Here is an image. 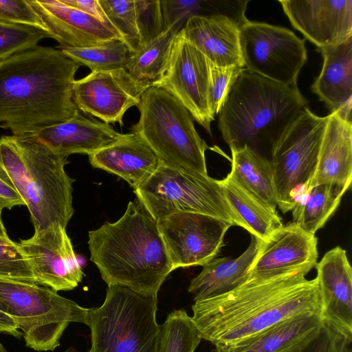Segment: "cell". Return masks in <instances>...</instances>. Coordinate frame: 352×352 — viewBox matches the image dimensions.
<instances>
[{"label": "cell", "mask_w": 352, "mask_h": 352, "mask_svg": "<svg viewBox=\"0 0 352 352\" xmlns=\"http://www.w3.org/2000/svg\"><path fill=\"white\" fill-rule=\"evenodd\" d=\"M327 119L305 107L271 149L277 206L283 213L292 211L309 186Z\"/></svg>", "instance_id": "10"}, {"label": "cell", "mask_w": 352, "mask_h": 352, "mask_svg": "<svg viewBox=\"0 0 352 352\" xmlns=\"http://www.w3.org/2000/svg\"><path fill=\"white\" fill-rule=\"evenodd\" d=\"M123 135L110 124L87 118L80 111L70 119L45 128L32 136L57 153L88 155L118 141Z\"/></svg>", "instance_id": "23"}, {"label": "cell", "mask_w": 352, "mask_h": 352, "mask_svg": "<svg viewBox=\"0 0 352 352\" xmlns=\"http://www.w3.org/2000/svg\"><path fill=\"white\" fill-rule=\"evenodd\" d=\"M157 294L109 285L103 304L89 309L91 352H156Z\"/></svg>", "instance_id": "7"}, {"label": "cell", "mask_w": 352, "mask_h": 352, "mask_svg": "<svg viewBox=\"0 0 352 352\" xmlns=\"http://www.w3.org/2000/svg\"><path fill=\"white\" fill-rule=\"evenodd\" d=\"M151 85L133 78L124 67L91 72L74 81L73 100L79 111L104 123L123 126L126 111L138 106L142 94Z\"/></svg>", "instance_id": "14"}, {"label": "cell", "mask_w": 352, "mask_h": 352, "mask_svg": "<svg viewBox=\"0 0 352 352\" xmlns=\"http://www.w3.org/2000/svg\"><path fill=\"white\" fill-rule=\"evenodd\" d=\"M60 50L67 57L88 67L91 72L123 68L131 53L121 39L111 40L93 47L61 48Z\"/></svg>", "instance_id": "32"}, {"label": "cell", "mask_w": 352, "mask_h": 352, "mask_svg": "<svg viewBox=\"0 0 352 352\" xmlns=\"http://www.w3.org/2000/svg\"><path fill=\"white\" fill-rule=\"evenodd\" d=\"M293 27L319 48L352 37V0H279Z\"/></svg>", "instance_id": "17"}, {"label": "cell", "mask_w": 352, "mask_h": 352, "mask_svg": "<svg viewBox=\"0 0 352 352\" xmlns=\"http://www.w3.org/2000/svg\"><path fill=\"white\" fill-rule=\"evenodd\" d=\"M308 101L298 87L272 81L243 68L219 112V129L230 147L270 151Z\"/></svg>", "instance_id": "4"}, {"label": "cell", "mask_w": 352, "mask_h": 352, "mask_svg": "<svg viewBox=\"0 0 352 352\" xmlns=\"http://www.w3.org/2000/svg\"><path fill=\"white\" fill-rule=\"evenodd\" d=\"M47 37L51 35L46 30L0 21V61L36 47L40 41Z\"/></svg>", "instance_id": "34"}, {"label": "cell", "mask_w": 352, "mask_h": 352, "mask_svg": "<svg viewBox=\"0 0 352 352\" xmlns=\"http://www.w3.org/2000/svg\"><path fill=\"white\" fill-rule=\"evenodd\" d=\"M201 1H160L164 30L182 25L200 8Z\"/></svg>", "instance_id": "40"}, {"label": "cell", "mask_w": 352, "mask_h": 352, "mask_svg": "<svg viewBox=\"0 0 352 352\" xmlns=\"http://www.w3.org/2000/svg\"><path fill=\"white\" fill-rule=\"evenodd\" d=\"M138 200L159 221L178 212L212 216L242 227L227 202L219 179L161 164L136 190Z\"/></svg>", "instance_id": "9"}, {"label": "cell", "mask_w": 352, "mask_h": 352, "mask_svg": "<svg viewBox=\"0 0 352 352\" xmlns=\"http://www.w3.org/2000/svg\"><path fill=\"white\" fill-rule=\"evenodd\" d=\"M134 1L140 48L160 35L164 30L160 0Z\"/></svg>", "instance_id": "37"}, {"label": "cell", "mask_w": 352, "mask_h": 352, "mask_svg": "<svg viewBox=\"0 0 352 352\" xmlns=\"http://www.w3.org/2000/svg\"><path fill=\"white\" fill-rule=\"evenodd\" d=\"M352 179V122L328 115L316 170L309 186L331 184L349 189Z\"/></svg>", "instance_id": "24"}, {"label": "cell", "mask_w": 352, "mask_h": 352, "mask_svg": "<svg viewBox=\"0 0 352 352\" xmlns=\"http://www.w3.org/2000/svg\"><path fill=\"white\" fill-rule=\"evenodd\" d=\"M346 190L344 187L331 184L309 186L292 210V223L302 230L315 234L334 214Z\"/></svg>", "instance_id": "29"}, {"label": "cell", "mask_w": 352, "mask_h": 352, "mask_svg": "<svg viewBox=\"0 0 352 352\" xmlns=\"http://www.w3.org/2000/svg\"><path fill=\"white\" fill-rule=\"evenodd\" d=\"M94 168L116 175L134 190L144 184L161 162L148 144L134 133L89 155Z\"/></svg>", "instance_id": "22"}, {"label": "cell", "mask_w": 352, "mask_h": 352, "mask_svg": "<svg viewBox=\"0 0 352 352\" xmlns=\"http://www.w3.org/2000/svg\"><path fill=\"white\" fill-rule=\"evenodd\" d=\"M225 198L241 223L242 228L266 241L273 232L283 226L278 212H273L241 187L230 175L219 180Z\"/></svg>", "instance_id": "28"}, {"label": "cell", "mask_w": 352, "mask_h": 352, "mask_svg": "<svg viewBox=\"0 0 352 352\" xmlns=\"http://www.w3.org/2000/svg\"><path fill=\"white\" fill-rule=\"evenodd\" d=\"M232 179L269 210L277 213V201L270 159L244 145L230 147Z\"/></svg>", "instance_id": "27"}, {"label": "cell", "mask_w": 352, "mask_h": 352, "mask_svg": "<svg viewBox=\"0 0 352 352\" xmlns=\"http://www.w3.org/2000/svg\"><path fill=\"white\" fill-rule=\"evenodd\" d=\"M0 21L47 30L28 0H0Z\"/></svg>", "instance_id": "38"}, {"label": "cell", "mask_w": 352, "mask_h": 352, "mask_svg": "<svg viewBox=\"0 0 352 352\" xmlns=\"http://www.w3.org/2000/svg\"><path fill=\"white\" fill-rule=\"evenodd\" d=\"M318 256L315 234L302 230L293 223L283 226L266 241H262L247 281L294 272L307 274L316 267Z\"/></svg>", "instance_id": "16"}, {"label": "cell", "mask_w": 352, "mask_h": 352, "mask_svg": "<svg viewBox=\"0 0 352 352\" xmlns=\"http://www.w3.org/2000/svg\"><path fill=\"white\" fill-rule=\"evenodd\" d=\"M320 314H300L229 344L215 345L213 352H299L320 332Z\"/></svg>", "instance_id": "21"}, {"label": "cell", "mask_w": 352, "mask_h": 352, "mask_svg": "<svg viewBox=\"0 0 352 352\" xmlns=\"http://www.w3.org/2000/svg\"><path fill=\"white\" fill-rule=\"evenodd\" d=\"M0 302L22 330L26 346L53 351L70 322L88 325L89 309L38 284L0 279Z\"/></svg>", "instance_id": "8"}, {"label": "cell", "mask_w": 352, "mask_h": 352, "mask_svg": "<svg viewBox=\"0 0 352 352\" xmlns=\"http://www.w3.org/2000/svg\"><path fill=\"white\" fill-rule=\"evenodd\" d=\"M0 352H8L1 342H0Z\"/></svg>", "instance_id": "45"}, {"label": "cell", "mask_w": 352, "mask_h": 352, "mask_svg": "<svg viewBox=\"0 0 352 352\" xmlns=\"http://www.w3.org/2000/svg\"><path fill=\"white\" fill-rule=\"evenodd\" d=\"M299 352H352V340L324 323L316 337Z\"/></svg>", "instance_id": "39"}, {"label": "cell", "mask_w": 352, "mask_h": 352, "mask_svg": "<svg viewBox=\"0 0 352 352\" xmlns=\"http://www.w3.org/2000/svg\"><path fill=\"white\" fill-rule=\"evenodd\" d=\"M241 23L223 14H195L180 30L187 41L212 63L245 67L240 47Z\"/></svg>", "instance_id": "20"}, {"label": "cell", "mask_w": 352, "mask_h": 352, "mask_svg": "<svg viewBox=\"0 0 352 352\" xmlns=\"http://www.w3.org/2000/svg\"><path fill=\"white\" fill-rule=\"evenodd\" d=\"M65 157L32 135L0 138V167L27 206L34 231L66 228L74 214Z\"/></svg>", "instance_id": "5"}, {"label": "cell", "mask_w": 352, "mask_h": 352, "mask_svg": "<svg viewBox=\"0 0 352 352\" xmlns=\"http://www.w3.org/2000/svg\"><path fill=\"white\" fill-rule=\"evenodd\" d=\"M0 333L18 338L23 336L13 318L3 310H0Z\"/></svg>", "instance_id": "43"}, {"label": "cell", "mask_w": 352, "mask_h": 352, "mask_svg": "<svg viewBox=\"0 0 352 352\" xmlns=\"http://www.w3.org/2000/svg\"><path fill=\"white\" fill-rule=\"evenodd\" d=\"M90 260L102 280L144 294H157L173 270L157 221L138 200L116 222L89 232Z\"/></svg>", "instance_id": "3"}, {"label": "cell", "mask_w": 352, "mask_h": 352, "mask_svg": "<svg viewBox=\"0 0 352 352\" xmlns=\"http://www.w3.org/2000/svg\"><path fill=\"white\" fill-rule=\"evenodd\" d=\"M1 212H2V210H0V238L8 239L9 237L8 236L6 229L3 225V221H2Z\"/></svg>", "instance_id": "44"}, {"label": "cell", "mask_w": 352, "mask_h": 352, "mask_svg": "<svg viewBox=\"0 0 352 352\" xmlns=\"http://www.w3.org/2000/svg\"><path fill=\"white\" fill-rule=\"evenodd\" d=\"M138 122L131 131L142 138L161 164L181 171L208 175L205 152L208 148L186 108L164 89L150 86L137 107Z\"/></svg>", "instance_id": "6"}, {"label": "cell", "mask_w": 352, "mask_h": 352, "mask_svg": "<svg viewBox=\"0 0 352 352\" xmlns=\"http://www.w3.org/2000/svg\"><path fill=\"white\" fill-rule=\"evenodd\" d=\"M17 245L26 258L36 284L58 291H68L82 281L84 273L66 228L53 225L34 231Z\"/></svg>", "instance_id": "15"}, {"label": "cell", "mask_w": 352, "mask_h": 352, "mask_svg": "<svg viewBox=\"0 0 352 352\" xmlns=\"http://www.w3.org/2000/svg\"><path fill=\"white\" fill-rule=\"evenodd\" d=\"M108 21L131 53L140 46L134 0H98Z\"/></svg>", "instance_id": "33"}, {"label": "cell", "mask_w": 352, "mask_h": 352, "mask_svg": "<svg viewBox=\"0 0 352 352\" xmlns=\"http://www.w3.org/2000/svg\"><path fill=\"white\" fill-rule=\"evenodd\" d=\"M80 64L60 50L36 46L0 61V123L29 136L80 111L73 100Z\"/></svg>", "instance_id": "2"}, {"label": "cell", "mask_w": 352, "mask_h": 352, "mask_svg": "<svg viewBox=\"0 0 352 352\" xmlns=\"http://www.w3.org/2000/svg\"><path fill=\"white\" fill-rule=\"evenodd\" d=\"M65 352H69V351H65ZM88 352H91V350H89Z\"/></svg>", "instance_id": "46"}, {"label": "cell", "mask_w": 352, "mask_h": 352, "mask_svg": "<svg viewBox=\"0 0 352 352\" xmlns=\"http://www.w3.org/2000/svg\"><path fill=\"white\" fill-rule=\"evenodd\" d=\"M294 272L249 280L226 294L195 301L192 319L214 346L236 342L287 318L321 313L317 278Z\"/></svg>", "instance_id": "1"}, {"label": "cell", "mask_w": 352, "mask_h": 352, "mask_svg": "<svg viewBox=\"0 0 352 352\" xmlns=\"http://www.w3.org/2000/svg\"><path fill=\"white\" fill-rule=\"evenodd\" d=\"M60 1L95 17L107 25H111L98 0H60Z\"/></svg>", "instance_id": "42"}, {"label": "cell", "mask_w": 352, "mask_h": 352, "mask_svg": "<svg viewBox=\"0 0 352 352\" xmlns=\"http://www.w3.org/2000/svg\"><path fill=\"white\" fill-rule=\"evenodd\" d=\"M209 85L208 58L179 30L172 41L162 72L151 86L162 87L177 98L211 135L214 117L209 108Z\"/></svg>", "instance_id": "12"}, {"label": "cell", "mask_w": 352, "mask_h": 352, "mask_svg": "<svg viewBox=\"0 0 352 352\" xmlns=\"http://www.w3.org/2000/svg\"><path fill=\"white\" fill-rule=\"evenodd\" d=\"M315 267L324 323L352 340V270L346 251L332 248Z\"/></svg>", "instance_id": "18"}, {"label": "cell", "mask_w": 352, "mask_h": 352, "mask_svg": "<svg viewBox=\"0 0 352 352\" xmlns=\"http://www.w3.org/2000/svg\"><path fill=\"white\" fill-rule=\"evenodd\" d=\"M0 279L36 284L26 258L10 238H0Z\"/></svg>", "instance_id": "35"}, {"label": "cell", "mask_w": 352, "mask_h": 352, "mask_svg": "<svg viewBox=\"0 0 352 352\" xmlns=\"http://www.w3.org/2000/svg\"><path fill=\"white\" fill-rule=\"evenodd\" d=\"M201 340L192 317L184 309L174 310L160 325L156 352H195Z\"/></svg>", "instance_id": "31"}, {"label": "cell", "mask_w": 352, "mask_h": 352, "mask_svg": "<svg viewBox=\"0 0 352 352\" xmlns=\"http://www.w3.org/2000/svg\"><path fill=\"white\" fill-rule=\"evenodd\" d=\"M16 206H25V203L0 167V210L11 209Z\"/></svg>", "instance_id": "41"}, {"label": "cell", "mask_w": 352, "mask_h": 352, "mask_svg": "<svg viewBox=\"0 0 352 352\" xmlns=\"http://www.w3.org/2000/svg\"><path fill=\"white\" fill-rule=\"evenodd\" d=\"M179 30L178 28L166 30L131 53L124 68L136 79L155 81L167 60L172 41Z\"/></svg>", "instance_id": "30"}, {"label": "cell", "mask_w": 352, "mask_h": 352, "mask_svg": "<svg viewBox=\"0 0 352 352\" xmlns=\"http://www.w3.org/2000/svg\"><path fill=\"white\" fill-rule=\"evenodd\" d=\"M261 243V239L251 235L249 246L237 258H214L203 265L201 272L191 280L188 287V292L194 295V300L226 294L245 283Z\"/></svg>", "instance_id": "25"}, {"label": "cell", "mask_w": 352, "mask_h": 352, "mask_svg": "<svg viewBox=\"0 0 352 352\" xmlns=\"http://www.w3.org/2000/svg\"><path fill=\"white\" fill-rule=\"evenodd\" d=\"M157 223L173 270L203 266L213 260L232 226L220 219L196 212L171 214Z\"/></svg>", "instance_id": "13"}, {"label": "cell", "mask_w": 352, "mask_h": 352, "mask_svg": "<svg viewBox=\"0 0 352 352\" xmlns=\"http://www.w3.org/2000/svg\"><path fill=\"white\" fill-rule=\"evenodd\" d=\"M239 29L245 68L280 84L297 87L307 58L305 39L283 27L247 19Z\"/></svg>", "instance_id": "11"}, {"label": "cell", "mask_w": 352, "mask_h": 352, "mask_svg": "<svg viewBox=\"0 0 352 352\" xmlns=\"http://www.w3.org/2000/svg\"><path fill=\"white\" fill-rule=\"evenodd\" d=\"M60 48H80L122 39L117 30L60 0H28Z\"/></svg>", "instance_id": "19"}, {"label": "cell", "mask_w": 352, "mask_h": 352, "mask_svg": "<svg viewBox=\"0 0 352 352\" xmlns=\"http://www.w3.org/2000/svg\"><path fill=\"white\" fill-rule=\"evenodd\" d=\"M318 50L322 67L311 89L333 113L352 101V37Z\"/></svg>", "instance_id": "26"}, {"label": "cell", "mask_w": 352, "mask_h": 352, "mask_svg": "<svg viewBox=\"0 0 352 352\" xmlns=\"http://www.w3.org/2000/svg\"><path fill=\"white\" fill-rule=\"evenodd\" d=\"M208 104L211 114L217 115L237 77L243 68L239 66L219 67L211 62Z\"/></svg>", "instance_id": "36"}]
</instances>
